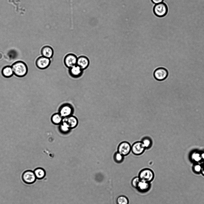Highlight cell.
<instances>
[{"label": "cell", "instance_id": "cell-1", "mask_svg": "<svg viewBox=\"0 0 204 204\" xmlns=\"http://www.w3.org/2000/svg\"><path fill=\"white\" fill-rule=\"evenodd\" d=\"M12 68L13 74L16 76L22 77L27 74L28 69L27 65L23 62L19 61L13 64Z\"/></svg>", "mask_w": 204, "mask_h": 204}, {"label": "cell", "instance_id": "cell-2", "mask_svg": "<svg viewBox=\"0 0 204 204\" xmlns=\"http://www.w3.org/2000/svg\"><path fill=\"white\" fill-rule=\"evenodd\" d=\"M168 10L167 5L163 2L156 4L153 9L154 14L159 17L165 16L167 14Z\"/></svg>", "mask_w": 204, "mask_h": 204}, {"label": "cell", "instance_id": "cell-3", "mask_svg": "<svg viewBox=\"0 0 204 204\" xmlns=\"http://www.w3.org/2000/svg\"><path fill=\"white\" fill-rule=\"evenodd\" d=\"M154 176L153 171L149 168H145L141 170L138 175V177L141 180L149 182L153 180Z\"/></svg>", "mask_w": 204, "mask_h": 204}, {"label": "cell", "instance_id": "cell-4", "mask_svg": "<svg viewBox=\"0 0 204 204\" xmlns=\"http://www.w3.org/2000/svg\"><path fill=\"white\" fill-rule=\"evenodd\" d=\"M77 57L74 54L70 53L65 57L63 62L65 66L68 68L77 65Z\"/></svg>", "mask_w": 204, "mask_h": 204}, {"label": "cell", "instance_id": "cell-5", "mask_svg": "<svg viewBox=\"0 0 204 204\" xmlns=\"http://www.w3.org/2000/svg\"><path fill=\"white\" fill-rule=\"evenodd\" d=\"M73 110V108L71 104L64 103L60 106L59 113L63 118H64L71 115Z\"/></svg>", "mask_w": 204, "mask_h": 204}, {"label": "cell", "instance_id": "cell-6", "mask_svg": "<svg viewBox=\"0 0 204 204\" xmlns=\"http://www.w3.org/2000/svg\"><path fill=\"white\" fill-rule=\"evenodd\" d=\"M51 63L50 59L43 56L39 57L36 62L37 67L41 69H44L48 68Z\"/></svg>", "mask_w": 204, "mask_h": 204}, {"label": "cell", "instance_id": "cell-7", "mask_svg": "<svg viewBox=\"0 0 204 204\" xmlns=\"http://www.w3.org/2000/svg\"><path fill=\"white\" fill-rule=\"evenodd\" d=\"M22 179L24 182L25 183L31 184L35 181L36 178L33 171L27 170L23 173Z\"/></svg>", "mask_w": 204, "mask_h": 204}, {"label": "cell", "instance_id": "cell-8", "mask_svg": "<svg viewBox=\"0 0 204 204\" xmlns=\"http://www.w3.org/2000/svg\"><path fill=\"white\" fill-rule=\"evenodd\" d=\"M153 74L156 80L162 81L167 77L168 72L165 68L161 67L156 69L154 71Z\"/></svg>", "mask_w": 204, "mask_h": 204}, {"label": "cell", "instance_id": "cell-9", "mask_svg": "<svg viewBox=\"0 0 204 204\" xmlns=\"http://www.w3.org/2000/svg\"><path fill=\"white\" fill-rule=\"evenodd\" d=\"M118 150V152L123 156H126L129 153L131 150V146L128 142L124 141L119 145Z\"/></svg>", "mask_w": 204, "mask_h": 204}, {"label": "cell", "instance_id": "cell-10", "mask_svg": "<svg viewBox=\"0 0 204 204\" xmlns=\"http://www.w3.org/2000/svg\"><path fill=\"white\" fill-rule=\"evenodd\" d=\"M68 69V72L69 75L73 78H78L81 76L83 74V70L77 65Z\"/></svg>", "mask_w": 204, "mask_h": 204}, {"label": "cell", "instance_id": "cell-11", "mask_svg": "<svg viewBox=\"0 0 204 204\" xmlns=\"http://www.w3.org/2000/svg\"><path fill=\"white\" fill-rule=\"evenodd\" d=\"M145 148L141 141H137L134 143L131 146L132 153L136 155H140L142 153Z\"/></svg>", "mask_w": 204, "mask_h": 204}, {"label": "cell", "instance_id": "cell-12", "mask_svg": "<svg viewBox=\"0 0 204 204\" xmlns=\"http://www.w3.org/2000/svg\"><path fill=\"white\" fill-rule=\"evenodd\" d=\"M89 63V58L86 56L82 55L77 57V65L83 70L88 67Z\"/></svg>", "mask_w": 204, "mask_h": 204}, {"label": "cell", "instance_id": "cell-13", "mask_svg": "<svg viewBox=\"0 0 204 204\" xmlns=\"http://www.w3.org/2000/svg\"><path fill=\"white\" fill-rule=\"evenodd\" d=\"M62 121L65 122L71 129L76 127L78 122L77 118L72 115L63 118Z\"/></svg>", "mask_w": 204, "mask_h": 204}, {"label": "cell", "instance_id": "cell-14", "mask_svg": "<svg viewBox=\"0 0 204 204\" xmlns=\"http://www.w3.org/2000/svg\"><path fill=\"white\" fill-rule=\"evenodd\" d=\"M54 54L53 48L49 45L43 46L41 50V54L42 56L49 59L53 57Z\"/></svg>", "mask_w": 204, "mask_h": 204}, {"label": "cell", "instance_id": "cell-15", "mask_svg": "<svg viewBox=\"0 0 204 204\" xmlns=\"http://www.w3.org/2000/svg\"><path fill=\"white\" fill-rule=\"evenodd\" d=\"M151 187L150 182L140 180L136 188L140 192L145 193L149 191Z\"/></svg>", "mask_w": 204, "mask_h": 204}, {"label": "cell", "instance_id": "cell-16", "mask_svg": "<svg viewBox=\"0 0 204 204\" xmlns=\"http://www.w3.org/2000/svg\"><path fill=\"white\" fill-rule=\"evenodd\" d=\"M3 76L7 78L11 77L13 74V72L12 67L8 66L4 67L1 71Z\"/></svg>", "mask_w": 204, "mask_h": 204}, {"label": "cell", "instance_id": "cell-17", "mask_svg": "<svg viewBox=\"0 0 204 204\" xmlns=\"http://www.w3.org/2000/svg\"><path fill=\"white\" fill-rule=\"evenodd\" d=\"M34 172L36 178L39 179H43L45 175V171L42 168H37L34 170Z\"/></svg>", "mask_w": 204, "mask_h": 204}, {"label": "cell", "instance_id": "cell-18", "mask_svg": "<svg viewBox=\"0 0 204 204\" xmlns=\"http://www.w3.org/2000/svg\"><path fill=\"white\" fill-rule=\"evenodd\" d=\"M190 157L191 159L195 162H199L202 160L201 151L196 150L193 151L191 153Z\"/></svg>", "mask_w": 204, "mask_h": 204}, {"label": "cell", "instance_id": "cell-19", "mask_svg": "<svg viewBox=\"0 0 204 204\" xmlns=\"http://www.w3.org/2000/svg\"><path fill=\"white\" fill-rule=\"evenodd\" d=\"M51 120L54 124H60L62 122L63 118L59 113H56L52 116Z\"/></svg>", "mask_w": 204, "mask_h": 204}, {"label": "cell", "instance_id": "cell-20", "mask_svg": "<svg viewBox=\"0 0 204 204\" xmlns=\"http://www.w3.org/2000/svg\"><path fill=\"white\" fill-rule=\"evenodd\" d=\"M60 129L62 133H66L69 132L71 129L65 122L62 121L60 126Z\"/></svg>", "mask_w": 204, "mask_h": 204}, {"label": "cell", "instance_id": "cell-21", "mask_svg": "<svg viewBox=\"0 0 204 204\" xmlns=\"http://www.w3.org/2000/svg\"><path fill=\"white\" fill-rule=\"evenodd\" d=\"M117 204H128L129 200L126 196H121L117 198Z\"/></svg>", "mask_w": 204, "mask_h": 204}, {"label": "cell", "instance_id": "cell-22", "mask_svg": "<svg viewBox=\"0 0 204 204\" xmlns=\"http://www.w3.org/2000/svg\"><path fill=\"white\" fill-rule=\"evenodd\" d=\"M141 142L145 149H149L152 145V141L151 139L149 138H144L142 140Z\"/></svg>", "mask_w": 204, "mask_h": 204}, {"label": "cell", "instance_id": "cell-23", "mask_svg": "<svg viewBox=\"0 0 204 204\" xmlns=\"http://www.w3.org/2000/svg\"><path fill=\"white\" fill-rule=\"evenodd\" d=\"M114 159L117 163H121L124 159V156L118 152L115 153L114 155Z\"/></svg>", "mask_w": 204, "mask_h": 204}, {"label": "cell", "instance_id": "cell-24", "mask_svg": "<svg viewBox=\"0 0 204 204\" xmlns=\"http://www.w3.org/2000/svg\"><path fill=\"white\" fill-rule=\"evenodd\" d=\"M140 181V180L138 177H136L134 178L131 182L132 186L136 188Z\"/></svg>", "mask_w": 204, "mask_h": 204}, {"label": "cell", "instance_id": "cell-25", "mask_svg": "<svg viewBox=\"0 0 204 204\" xmlns=\"http://www.w3.org/2000/svg\"><path fill=\"white\" fill-rule=\"evenodd\" d=\"M154 3L156 4L163 2V0H151Z\"/></svg>", "mask_w": 204, "mask_h": 204}, {"label": "cell", "instance_id": "cell-26", "mask_svg": "<svg viewBox=\"0 0 204 204\" xmlns=\"http://www.w3.org/2000/svg\"><path fill=\"white\" fill-rule=\"evenodd\" d=\"M194 168L195 170H197V171H199L201 169L200 166L199 165H195Z\"/></svg>", "mask_w": 204, "mask_h": 204}, {"label": "cell", "instance_id": "cell-27", "mask_svg": "<svg viewBox=\"0 0 204 204\" xmlns=\"http://www.w3.org/2000/svg\"><path fill=\"white\" fill-rule=\"evenodd\" d=\"M201 155L202 160L204 161V151H201Z\"/></svg>", "mask_w": 204, "mask_h": 204}]
</instances>
